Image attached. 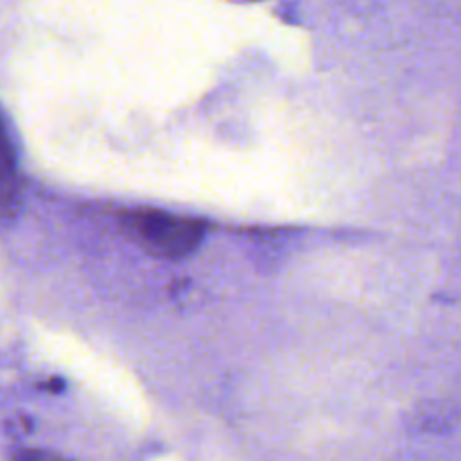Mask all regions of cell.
Listing matches in <instances>:
<instances>
[{
	"label": "cell",
	"instance_id": "obj_1",
	"mask_svg": "<svg viewBox=\"0 0 461 461\" xmlns=\"http://www.w3.org/2000/svg\"><path fill=\"white\" fill-rule=\"evenodd\" d=\"M135 241L162 259L189 257L205 239V223L192 216L171 214L156 207H140L120 214Z\"/></svg>",
	"mask_w": 461,
	"mask_h": 461
},
{
	"label": "cell",
	"instance_id": "obj_2",
	"mask_svg": "<svg viewBox=\"0 0 461 461\" xmlns=\"http://www.w3.org/2000/svg\"><path fill=\"white\" fill-rule=\"evenodd\" d=\"M23 201V183L18 174L16 149L9 135L7 122L0 111V219L16 216Z\"/></svg>",
	"mask_w": 461,
	"mask_h": 461
},
{
	"label": "cell",
	"instance_id": "obj_3",
	"mask_svg": "<svg viewBox=\"0 0 461 461\" xmlns=\"http://www.w3.org/2000/svg\"><path fill=\"white\" fill-rule=\"evenodd\" d=\"M14 461H66V459L59 457V455L45 453V450H23V453L16 455V459Z\"/></svg>",
	"mask_w": 461,
	"mask_h": 461
}]
</instances>
